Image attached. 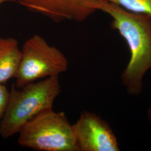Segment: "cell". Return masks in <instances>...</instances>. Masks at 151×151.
<instances>
[{
	"mask_svg": "<svg viewBox=\"0 0 151 151\" xmlns=\"http://www.w3.org/2000/svg\"><path fill=\"white\" fill-rule=\"evenodd\" d=\"M97 9L111 17V27L127 43L130 58L121 75L122 82L129 95H139L143 90V77L151 69V18L106 0L100 2Z\"/></svg>",
	"mask_w": 151,
	"mask_h": 151,
	"instance_id": "obj_1",
	"label": "cell"
},
{
	"mask_svg": "<svg viewBox=\"0 0 151 151\" xmlns=\"http://www.w3.org/2000/svg\"><path fill=\"white\" fill-rule=\"evenodd\" d=\"M60 92L58 76L31 82L21 88L13 84L0 124V136L7 139L18 134L29 121L38 114L52 109Z\"/></svg>",
	"mask_w": 151,
	"mask_h": 151,
	"instance_id": "obj_2",
	"label": "cell"
},
{
	"mask_svg": "<svg viewBox=\"0 0 151 151\" xmlns=\"http://www.w3.org/2000/svg\"><path fill=\"white\" fill-rule=\"evenodd\" d=\"M19 134L20 146L40 151H78L72 125L64 112L52 109L29 121Z\"/></svg>",
	"mask_w": 151,
	"mask_h": 151,
	"instance_id": "obj_3",
	"label": "cell"
},
{
	"mask_svg": "<svg viewBox=\"0 0 151 151\" xmlns=\"http://www.w3.org/2000/svg\"><path fill=\"white\" fill-rule=\"evenodd\" d=\"M22 60L15 85L21 88L40 79L58 76L67 70L68 61L59 49L39 35H34L24 44Z\"/></svg>",
	"mask_w": 151,
	"mask_h": 151,
	"instance_id": "obj_4",
	"label": "cell"
},
{
	"mask_svg": "<svg viewBox=\"0 0 151 151\" xmlns=\"http://www.w3.org/2000/svg\"><path fill=\"white\" fill-rule=\"evenodd\" d=\"M78 151H119L110 125L96 114L83 111L72 125Z\"/></svg>",
	"mask_w": 151,
	"mask_h": 151,
	"instance_id": "obj_5",
	"label": "cell"
},
{
	"mask_svg": "<svg viewBox=\"0 0 151 151\" xmlns=\"http://www.w3.org/2000/svg\"><path fill=\"white\" fill-rule=\"evenodd\" d=\"M103 1L105 0H15L28 10L57 22H83L97 11V6Z\"/></svg>",
	"mask_w": 151,
	"mask_h": 151,
	"instance_id": "obj_6",
	"label": "cell"
},
{
	"mask_svg": "<svg viewBox=\"0 0 151 151\" xmlns=\"http://www.w3.org/2000/svg\"><path fill=\"white\" fill-rule=\"evenodd\" d=\"M22 50L12 38H0V84L15 78L22 60Z\"/></svg>",
	"mask_w": 151,
	"mask_h": 151,
	"instance_id": "obj_7",
	"label": "cell"
},
{
	"mask_svg": "<svg viewBox=\"0 0 151 151\" xmlns=\"http://www.w3.org/2000/svg\"><path fill=\"white\" fill-rule=\"evenodd\" d=\"M126 10L146 15L151 18V0H106Z\"/></svg>",
	"mask_w": 151,
	"mask_h": 151,
	"instance_id": "obj_8",
	"label": "cell"
},
{
	"mask_svg": "<svg viewBox=\"0 0 151 151\" xmlns=\"http://www.w3.org/2000/svg\"><path fill=\"white\" fill-rule=\"evenodd\" d=\"M9 95L10 91L6 88L5 84H0V124L5 113Z\"/></svg>",
	"mask_w": 151,
	"mask_h": 151,
	"instance_id": "obj_9",
	"label": "cell"
},
{
	"mask_svg": "<svg viewBox=\"0 0 151 151\" xmlns=\"http://www.w3.org/2000/svg\"><path fill=\"white\" fill-rule=\"evenodd\" d=\"M147 117L151 125V107L149 108L147 111Z\"/></svg>",
	"mask_w": 151,
	"mask_h": 151,
	"instance_id": "obj_10",
	"label": "cell"
},
{
	"mask_svg": "<svg viewBox=\"0 0 151 151\" xmlns=\"http://www.w3.org/2000/svg\"><path fill=\"white\" fill-rule=\"evenodd\" d=\"M8 1V0H0V5L1 4H2L3 3L5 2L6 1Z\"/></svg>",
	"mask_w": 151,
	"mask_h": 151,
	"instance_id": "obj_11",
	"label": "cell"
}]
</instances>
